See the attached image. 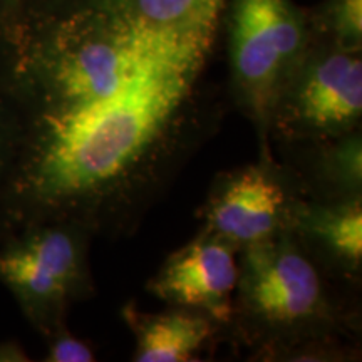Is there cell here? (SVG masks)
I'll list each match as a JSON object with an SVG mask.
<instances>
[{
  "mask_svg": "<svg viewBox=\"0 0 362 362\" xmlns=\"http://www.w3.org/2000/svg\"><path fill=\"white\" fill-rule=\"evenodd\" d=\"M226 0H25L0 33V240L39 223L128 237L220 126Z\"/></svg>",
  "mask_w": 362,
  "mask_h": 362,
  "instance_id": "1",
  "label": "cell"
},
{
  "mask_svg": "<svg viewBox=\"0 0 362 362\" xmlns=\"http://www.w3.org/2000/svg\"><path fill=\"white\" fill-rule=\"evenodd\" d=\"M232 336L262 361H324L354 354L356 302L305 252L291 230L238 250Z\"/></svg>",
  "mask_w": 362,
  "mask_h": 362,
  "instance_id": "2",
  "label": "cell"
},
{
  "mask_svg": "<svg viewBox=\"0 0 362 362\" xmlns=\"http://www.w3.org/2000/svg\"><path fill=\"white\" fill-rule=\"evenodd\" d=\"M233 101L269 149V119L280 89L312 44L309 11L293 0H226L223 24Z\"/></svg>",
  "mask_w": 362,
  "mask_h": 362,
  "instance_id": "3",
  "label": "cell"
},
{
  "mask_svg": "<svg viewBox=\"0 0 362 362\" xmlns=\"http://www.w3.org/2000/svg\"><path fill=\"white\" fill-rule=\"evenodd\" d=\"M90 240L71 223L33 225L0 240V284L42 337L64 327L76 302L94 296Z\"/></svg>",
  "mask_w": 362,
  "mask_h": 362,
  "instance_id": "4",
  "label": "cell"
},
{
  "mask_svg": "<svg viewBox=\"0 0 362 362\" xmlns=\"http://www.w3.org/2000/svg\"><path fill=\"white\" fill-rule=\"evenodd\" d=\"M362 56L312 37L280 89L269 119V149L361 129Z\"/></svg>",
  "mask_w": 362,
  "mask_h": 362,
  "instance_id": "5",
  "label": "cell"
},
{
  "mask_svg": "<svg viewBox=\"0 0 362 362\" xmlns=\"http://www.w3.org/2000/svg\"><path fill=\"white\" fill-rule=\"evenodd\" d=\"M297 198L275 158H262L216 176L198 214L200 232L223 238L240 250L285 232Z\"/></svg>",
  "mask_w": 362,
  "mask_h": 362,
  "instance_id": "6",
  "label": "cell"
},
{
  "mask_svg": "<svg viewBox=\"0 0 362 362\" xmlns=\"http://www.w3.org/2000/svg\"><path fill=\"white\" fill-rule=\"evenodd\" d=\"M237 253L226 240L198 232L165 260L146 291L168 305L203 312L228 329L238 280Z\"/></svg>",
  "mask_w": 362,
  "mask_h": 362,
  "instance_id": "7",
  "label": "cell"
},
{
  "mask_svg": "<svg viewBox=\"0 0 362 362\" xmlns=\"http://www.w3.org/2000/svg\"><path fill=\"white\" fill-rule=\"evenodd\" d=\"M288 230L329 277L359 287L362 274V198L319 202L297 198Z\"/></svg>",
  "mask_w": 362,
  "mask_h": 362,
  "instance_id": "8",
  "label": "cell"
},
{
  "mask_svg": "<svg viewBox=\"0 0 362 362\" xmlns=\"http://www.w3.org/2000/svg\"><path fill=\"white\" fill-rule=\"evenodd\" d=\"M279 163L296 188L298 198L319 202H346L362 198V138L361 129L277 146Z\"/></svg>",
  "mask_w": 362,
  "mask_h": 362,
  "instance_id": "9",
  "label": "cell"
},
{
  "mask_svg": "<svg viewBox=\"0 0 362 362\" xmlns=\"http://www.w3.org/2000/svg\"><path fill=\"white\" fill-rule=\"evenodd\" d=\"M123 317L134 334L136 362L198 361L223 330L210 315L175 305L156 314L126 305Z\"/></svg>",
  "mask_w": 362,
  "mask_h": 362,
  "instance_id": "10",
  "label": "cell"
},
{
  "mask_svg": "<svg viewBox=\"0 0 362 362\" xmlns=\"http://www.w3.org/2000/svg\"><path fill=\"white\" fill-rule=\"evenodd\" d=\"M312 37L346 51H362V0H324L309 12Z\"/></svg>",
  "mask_w": 362,
  "mask_h": 362,
  "instance_id": "11",
  "label": "cell"
},
{
  "mask_svg": "<svg viewBox=\"0 0 362 362\" xmlns=\"http://www.w3.org/2000/svg\"><path fill=\"white\" fill-rule=\"evenodd\" d=\"M47 341V362H93L96 361L93 347L69 332L67 325L59 327L44 337Z\"/></svg>",
  "mask_w": 362,
  "mask_h": 362,
  "instance_id": "12",
  "label": "cell"
},
{
  "mask_svg": "<svg viewBox=\"0 0 362 362\" xmlns=\"http://www.w3.org/2000/svg\"><path fill=\"white\" fill-rule=\"evenodd\" d=\"M21 361H29L25 351L22 349L19 342H2L0 344V362H21Z\"/></svg>",
  "mask_w": 362,
  "mask_h": 362,
  "instance_id": "13",
  "label": "cell"
},
{
  "mask_svg": "<svg viewBox=\"0 0 362 362\" xmlns=\"http://www.w3.org/2000/svg\"><path fill=\"white\" fill-rule=\"evenodd\" d=\"M25 0H0V33L8 25L16 13L19 12Z\"/></svg>",
  "mask_w": 362,
  "mask_h": 362,
  "instance_id": "14",
  "label": "cell"
},
{
  "mask_svg": "<svg viewBox=\"0 0 362 362\" xmlns=\"http://www.w3.org/2000/svg\"><path fill=\"white\" fill-rule=\"evenodd\" d=\"M8 141H11V134H8V124L2 110H0V175L6 168L7 156H8Z\"/></svg>",
  "mask_w": 362,
  "mask_h": 362,
  "instance_id": "15",
  "label": "cell"
}]
</instances>
